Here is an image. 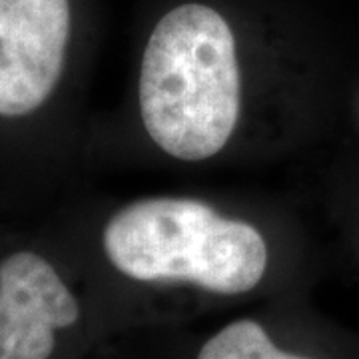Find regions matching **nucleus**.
Instances as JSON below:
<instances>
[{
  "instance_id": "nucleus-1",
  "label": "nucleus",
  "mask_w": 359,
  "mask_h": 359,
  "mask_svg": "<svg viewBox=\"0 0 359 359\" xmlns=\"http://www.w3.org/2000/svg\"><path fill=\"white\" fill-rule=\"evenodd\" d=\"M142 126L174 160L204 162L238 128L242 72L230 22L202 2L168 11L146 42L138 80Z\"/></svg>"
},
{
  "instance_id": "nucleus-2",
  "label": "nucleus",
  "mask_w": 359,
  "mask_h": 359,
  "mask_svg": "<svg viewBox=\"0 0 359 359\" xmlns=\"http://www.w3.org/2000/svg\"><path fill=\"white\" fill-rule=\"evenodd\" d=\"M102 250L130 283L226 299L259 290L271 264L256 226L174 196L144 198L114 212L104 226Z\"/></svg>"
},
{
  "instance_id": "nucleus-3",
  "label": "nucleus",
  "mask_w": 359,
  "mask_h": 359,
  "mask_svg": "<svg viewBox=\"0 0 359 359\" xmlns=\"http://www.w3.org/2000/svg\"><path fill=\"white\" fill-rule=\"evenodd\" d=\"M70 28V0H0V116L46 104L65 72Z\"/></svg>"
},
{
  "instance_id": "nucleus-4",
  "label": "nucleus",
  "mask_w": 359,
  "mask_h": 359,
  "mask_svg": "<svg viewBox=\"0 0 359 359\" xmlns=\"http://www.w3.org/2000/svg\"><path fill=\"white\" fill-rule=\"evenodd\" d=\"M82 318L50 259L20 250L0 262V359H52L58 335Z\"/></svg>"
},
{
  "instance_id": "nucleus-5",
  "label": "nucleus",
  "mask_w": 359,
  "mask_h": 359,
  "mask_svg": "<svg viewBox=\"0 0 359 359\" xmlns=\"http://www.w3.org/2000/svg\"><path fill=\"white\" fill-rule=\"evenodd\" d=\"M194 359H327L323 353L282 346L257 318H238L210 335Z\"/></svg>"
}]
</instances>
